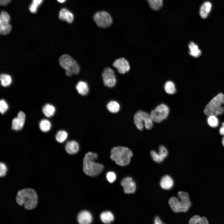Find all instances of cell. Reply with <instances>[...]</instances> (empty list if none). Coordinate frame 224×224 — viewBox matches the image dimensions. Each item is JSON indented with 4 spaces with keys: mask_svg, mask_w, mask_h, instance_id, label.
<instances>
[{
    "mask_svg": "<svg viewBox=\"0 0 224 224\" xmlns=\"http://www.w3.org/2000/svg\"><path fill=\"white\" fill-rule=\"evenodd\" d=\"M16 200L18 205H23L26 209L31 210L37 205V195L35 191L32 189H23L17 192Z\"/></svg>",
    "mask_w": 224,
    "mask_h": 224,
    "instance_id": "cell-1",
    "label": "cell"
},
{
    "mask_svg": "<svg viewBox=\"0 0 224 224\" xmlns=\"http://www.w3.org/2000/svg\"><path fill=\"white\" fill-rule=\"evenodd\" d=\"M97 157L96 153L91 152H89L85 154L83 160V170L87 175L96 176L103 170L104 168L103 165L95 161Z\"/></svg>",
    "mask_w": 224,
    "mask_h": 224,
    "instance_id": "cell-2",
    "label": "cell"
},
{
    "mask_svg": "<svg viewBox=\"0 0 224 224\" xmlns=\"http://www.w3.org/2000/svg\"><path fill=\"white\" fill-rule=\"evenodd\" d=\"M180 199L175 197H171L168 201L172 210L175 212H186L191 206L189 194L186 192L180 191L178 193Z\"/></svg>",
    "mask_w": 224,
    "mask_h": 224,
    "instance_id": "cell-3",
    "label": "cell"
},
{
    "mask_svg": "<svg viewBox=\"0 0 224 224\" xmlns=\"http://www.w3.org/2000/svg\"><path fill=\"white\" fill-rule=\"evenodd\" d=\"M133 156L132 151L128 148L118 146L113 148L110 151V158L116 164L121 166L128 164Z\"/></svg>",
    "mask_w": 224,
    "mask_h": 224,
    "instance_id": "cell-4",
    "label": "cell"
},
{
    "mask_svg": "<svg viewBox=\"0 0 224 224\" xmlns=\"http://www.w3.org/2000/svg\"><path fill=\"white\" fill-rule=\"evenodd\" d=\"M224 104V94L220 93L213 97L205 106L204 110L206 115L213 114L216 116L224 112V108L222 105Z\"/></svg>",
    "mask_w": 224,
    "mask_h": 224,
    "instance_id": "cell-5",
    "label": "cell"
},
{
    "mask_svg": "<svg viewBox=\"0 0 224 224\" xmlns=\"http://www.w3.org/2000/svg\"><path fill=\"white\" fill-rule=\"evenodd\" d=\"M61 66L65 70L66 74L69 76L77 74L80 71V66L76 60L68 54L62 55L59 58Z\"/></svg>",
    "mask_w": 224,
    "mask_h": 224,
    "instance_id": "cell-6",
    "label": "cell"
},
{
    "mask_svg": "<svg viewBox=\"0 0 224 224\" xmlns=\"http://www.w3.org/2000/svg\"><path fill=\"white\" fill-rule=\"evenodd\" d=\"M133 120L136 127L140 130L143 128L144 123L145 127L147 129H151L153 126V121L150 114L142 110H139L135 114Z\"/></svg>",
    "mask_w": 224,
    "mask_h": 224,
    "instance_id": "cell-7",
    "label": "cell"
},
{
    "mask_svg": "<svg viewBox=\"0 0 224 224\" xmlns=\"http://www.w3.org/2000/svg\"><path fill=\"white\" fill-rule=\"evenodd\" d=\"M170 112L168 107L162 104L157 106L151 112L150 116L153 121L160 123L166 119Z\"/></svg>",
    "mask_w": 224,
    "mask_h": 224,
    "instance_id": "cell-8",
    "label": "cell"
},
{
    "mask_svg": "<svg viewBox=\"0 0 224 224\" xmlns=\"http://www.w3.org/2000/svg\"><path fill=\"white\" fill-rule=\"evenodd\" d=\"M94 20L98 26L103 28L109 26L112 21L110 15L105 11H100L96 13L94 15Z\"/></svg>",
    "mask_w": 224,
    "mask_h": 224,
    "instance_id": "cell-9",
    "label": "cell"
},
{
    "mask_svg": "<svg viewBox=\"0 0 224 224\" xmlns=\"http://www.w3.org/2000/svg\"><path fill=\"white\" fill-rule=\"evenodd\" d=\"M10 17L6 12L2 11L0 15V32L2 35H6L11 31L12 26L9 22Z\"/></svg>",
    "mask_w": 224,
    "mask_h": 224,
    "instance_id": "cell-10",
    "label": "cell"
},
{
    "mask_svg": "<svg viewBox=\"0 0 224 224\" xmlns=\"http://www.w3.org/2000/svg\"><path fill=\"white\" fill-rule=\"evenodd\" d=\"M103 82L106 86L109 87H114L116 83V79L113 70L110 68L107 67L104 70L102 73Z\"/></svg>",
    "mask_w": 224,
    "mask_h": 224,
    "instance_id": "cell-11",
    "label": "cell"
},
{
    "mask_svg": "<svg viewBox=\"0 0 224 224\" xmlns=\"http://www.w3.org/2000/svg\"><path fill=\"white\" fill-rule=\"evenodd\" d=\"M119 72L124 74L130 69V66L128 61L124 58H121L115 60L113 64Z\"/></svg>",
    "mask_w": 224,
    "mask_h": 224,
    "instance_id": "cell-12",
    "label": "cell"
},
{
    "mask_svg": "<svg viewBox=\"0 0 224 224\" xmlns=\"http://www.w3.org/2000/svg\"><path fill=\"white\" fill-rule=\"evenodd\" d=\"M168 154V152L165 147L161 145L159 147V152L158 153L155 151L151 152V156L154 161L159 163L164 161Z\"/></svg>",
    "mask_w": 224,
    "mask_h": 224,
    "instance_id": "cell-13",
    "label": "cell"
},
{
    "mask_svg": "<svg viewBox=\"0 0 224 224\" xmlns=\"http://www.w3.org/2000/svg\"><path fill=\"white\" fill-rule=\"evenodd\" d=\"M26 119L25 114L22 111L18 113L17 116L12 120V128L13 130L18 131L21 130L23 127Z\"/></svg>",
    "mask_w": 224,
    "mask_h": 224,
    "instance_id": "cell-14",
    "label": "cell"
},
{
    "mask_svg": "<svg viewBox=\"0 0 224 224\" xmlns=\"http://www.w3.org/2000/svg\"><path fill=\"white\" fill-rule=\"evenodd\" d=\"M121 184L123 187L124 192L126 194L133 193L136 190V184L131 177H127L124 179Z\"/></svg>",
    "mask_w": 224,
    "mask_h": 224,
    "instance_id": "cell-15",
    "label": "cell"
},
{
    "mask_svg": "<svg viewBox=\"0 0 224 224\" xmlns=\"http://www.w3.org/2000/svg\"><path fill=\"white\" fill-rule=\"evenodd\" d=\"M77 220L80 224H89L92 222V217L89 212L84 210L81 211L78 214Z\"/></svg>",
    "mask_w": 224,
    "mask_h": 224,
    "instance_id": "cell-16",
    "label": "cell"
},
{
    "mask_svg": "<svg viewBox=\"0 0 224 224\" xmlns=\"http://www.w3.org/2000/svg\"><path fill=\"white\" fill-rule=\"evenodd\" d=\"M160 184L162 189L169 190L173 187L174 182L170 176L168 175H166L161 178Z\"/></svg>",
    "mask_w": 224,
    "mask_h": 224,
    "instance_id": "cell-17",
    "label": "cell"
},
{
    "mask_svg": "<svg viewBox=\"0 0 224 224\" xmlns=\"http://www.w3.org/2000/svg\"><path fill=\"white\" fill-rule=\"evenodd\" d=\"M78 143L74 140L68 141L66 144L65 149L66 152L70 154L76 153L79 150Z\"/></svg>",
    "mask_w": 224,
    "mask_h": 224,
    "instance_id": "cell-18",
    "label": "cell"
},
{
    "mask_svg": "<svg viewBox=\"0 0 224 224\" xmlns=\"http://www.w3.org/2000/svg\"><path fill=\"white\" fill-rule=\"evenodd\" d=\"M212 8V4L209 1H206L203 3L200 7L199 14L201 17L205 19L208 16Z\"/></svg>",
    "mask_w": 224,
    "mask_h": 224,
    "instance_id": "cell-19",
    "label": "cell"
},
{
    "mask_svg": "<svg viewBox=\"0 0 224 224\" xmlns=\"http://www.w3.org/2000/svg\"><path fill=\"white\" fill-rule=\"evenodd\" d=\"M59 18L62 20L65 21L68 23H71L74 19L73 14L66 8H63L60 11Z\"/></svg>",
    "mask_w": 224,
    "mask_h": 224,
    "instance_id": "cell-20",
    "label": "cell"
},
{
    "mask_svg": "<svg viewBox=\"0 0 224 224\" xmlns=\"http://www.w3.org/2000/svg\"><path fill=\"white\" fill-rule=\"evenodd\" d=\"M188 47L189 49V54L193 57L198 58L201 55V50L198 45L194 42H190Z\"/></svg>",
    "mask_w": 224,
    "mask_h": 224,
    "instance_id": "cell-21",
    "label": "cell"
},
{
    "mask_svg": "<svg viewBox=\"0 0 224 224\" xmlns=\"http://www.w3.org/2000/svg\"><path fill=\"white\" fill-rule=\"evenodd\" d=\"M76 88L78 93L82 96L86 95L89 91L87 83L83 81H79L77 84Z\"/></svg>",
    "mask_w": 224,
    "mask_h": 224,
    "instance_id": "cell-22",
    "label": "cell"
},
{
    "mask_svg": "<svg viewBox=\"0 0 224 224\" xmlns=\"http://www.w3.org/2000/svg\"><path fill=\"white\" fill-rule=\"evenodd\" d=\"M100 217L101 221L105 224H110L114 220V217L113 213L110 211H105L100 215Z\"/></svg>",
    "mask_w": 224,
    "mask_h": 224,
    "instance_id": "cell-23",
    "label": "cell"
},
{
    "mask_svg": "<svg viewBox=\"0 0 224 224\" xmlns=\"http://www.w3.org/2000/svg\"><path fill=\"white\" fill-rule=\"evenodd\" d=\"M42 110L45 116L47 117H50L54 115L56 109L53 105L47 104L43 106Z\"/></svg>",
    "mask_w": 224,
    "mask_h": 224,
    "instance_id": "cell-24",
    "label": "cell"
},
{
    "mask_svg": "<svg viewBox=\"0 0 224 224\" xmlns=\"http://www.w3.org/2000/svg\"><path fill=\"white\" fill-rule=\"evenodd\" d=\"M39 125L40 130L44 132L49 131L51 128L50 122L47 119L41 120L40 122Z\"/></svg>",
    "mask_w": 224,
    "mask_h": 224,
    "instance_id": "cell-25",
    "label": "cell"
},
{
    "mask_svg": "<svg viewBox=\"0 0 224 224\" xmlns=\"http://www.w3.org/2000/svg\"><path fill=\"white\" fill-rule=\"evenodd\" d=\"M150 7L153 10L157 11L162 7L163 0H147Z\"/></svg>",
    "mask_w": 224,
    "mask_h": 224,
    "instance_id": "cell-26",
    "label": "cell"
},
{
    "mask_svg": "<svg viewBox=\"0 0 224 224\" xmlns=\"http://www.w3.org/2000/svg\"><path fill=\"white\" fill-rule=\"evenodd\" d=\"M108 110L111 113H116L118 112L120 109V105L117 101H111L107 105Z\"/></svg>",
    "mask_w": 224,
    "mask_h": 224,
    "instance_id": "cell-27",
    "label": "cell"
},
{
    "mask_svg": "<svg viewBox=\"0 0 224 224\" xmlns=\"http://www.w3.org/2000/svg\"><path fill=\"white\" fill-rule=\"evenodd\" d=\"M164 88L166 92L169 94H174L176 91L175 85L172 81L167 82L165 84Z\"/></svg>",
    "mask_w": 224,
    "mask_h": 224,
    "instance_id": "cell-28",
    "label": "cell"
},
{
    "mask_svg": "<svg viewBox=\"0 0 224 224\" xmlns=\"http://www.w3.org/2000/svg\"><path fill=\"white\" fill-rule=\"evenodd\" d=\"M68 136L67 133L63 130L58 131L56 134L55 138L58 142L63 143L67 139Z\"/></svg>",
    "mask_w": 224,
    "mask_h": 224,
    "instance_id": "cell-29",
    "label": "cell"
},
{
    "mask_svg": "<svg viewBox=\"0 0 224 224\" xmlns=\"http://www.w3.org/2000/svg\"><path fill=\"white\" fill-rule=\"evenodd\" d=\"M207 123L212 128H216L219 124V120L216 116L213 114L208 115Z\"/></svg>",
    "mask_w": 224,
    "mask_h": 224,
    "instance_id": "cell-30",
    "label": "cell"
},
{
    "mask_svg": "<svg viewBox=\"0 0 224 224\" xmlns=\"http://www.w3.org/2000/svg\"><path fill=\"white\" fill-rule=\"evenodd\" d=\"M0 80L1 85L4 87L9 86L12 82V78L11 76L6 74H1Z\"/></svg>",
    "mask_w": 224,
    "mask_h": 224,
    "instance_id": "cell-31",
    "label": "cell"
},
{
    "mask_svg": "<svg viewBox=\"0 0 224 224\" xmlns=\"http://www.w3.org/2000/svg\"><path fill=\"white\" fill-rule=\"evenodd\" d=\"M43 1V0H33L29 7L30 12L32 13H36L38 8L42 3Z\"/></svg>",
    "mask_w": 224,
    "mask_h": 224,
    "instance_id": "cell-32",
    "label": "cell"
},
{
    "mask_svg": "<svg viewBox=\"0 0 224 224\" xmlns=\"http://www.w3.org/2000/svg\"><path fill=\"white\" fill-rule=\"evenodd\" d=\"M8 109V105L6 101L3 99L0 101V111L2 114L5 113Z\"/></svg>",
    "mask_w": 224,
    "mask_h": 224,
    "instance_id": "cell-33",
    "label": "cell"
},
{
    "mask_svg": "<svg viewBox=\"0 0 224 224\" xmlns=\"http://www.w3.org/2000/svg\"><path fill=\"white\" fill-rule=\"evenodd\" d=\"M106 177L108 181L110 183L113 182L116 179L115 173L112 171L108 172L107 173Z\"/></svg>",
    "mask_w": 224,
    "mask_h": 224,
    "instance_id": "cell-34",
    "label": "cell"
},
{
    "mask_svg": "<svg viewBox=\"0 0 224 224\" xmlns=\"http://www.w3.org/2000/svg\"><path fill=\"white\" fill-rule=\"evenodd\" d=\"M7 170V168L5 164L3 162H1L0 164V177L4 176L6 174Z\"/></svg>",
    "mask_w": 224,
    "mask_h": 224,
    "instance_id": "cell-35",
    "label": "cell"
},
{
    "mask_svg": "<svg viewBox=\"0 0 224 224\" xmlns=\"http://www.w3.org/2000/svg\"><path fill=\"white\" fill-rule=\"evenodd\" d=\"M200 218L201 217L199 216L196 215L190 219L189 221V224H198Z\"/></svg>",
    "mask_w": 224,
    "mask_h": 224,
    "instance_id": "cell-36",
    "label": "cell"
},
{
    "mask_svg": "<svg viewBox=\"0 0 224 224\" xmlns=\"http://www.w3.org/2000/svg\"><path fill=\"white\" fill-rule=\"evenodd\" d=\"M199 224H208L209 221L206 217H201L200 220L198 222Z\"/></svg>",
    "mask_w": 224,
    "mask_h": 224,
    "instance_id": "cell-37",
    "label": "cell"
},
{
    "mask_svg": "<svg viewBox=\"0 0 224 224\" xmlns=\"http://www.w3.org/2000/svg\"><path fill=\"white\" fill-rule=\"evenodd\" d=\"M11 0H0V3L2 6H5L9 3Z\"/></svg>",
    "mask_w": 224,
    "mask_h": 224,
    "instance_id": "cell-38",
    "label": "cell"
},
{
    "mask_svg": "<svg viewBox=\"0 0 224 224\" xmlns=\"http://www.w3.org/2000/svg\"><path fill=\"white\" fill-rule=\"evenodd\" d=\"M154 223L155 224H162L163 223L158 216H156L155 218Z\"/></svg>",
    "mask_w": 224,
    "mask_h": 224,
    "instance_id": "cell-39",
    "label": "cell"
},
{
    "mask_svg": "<svg viewBox=\"0 0 224 224\" xmlns=\"http://www.w3.org/2000/svg\"><path fill=\"white\" fill-rule=\"evenodd\" d=\"M219 133L221 135L224 136V122L222 123V126L219 129Z\"/></svg>",
    "mask_w": 224,
    "mask_h": 224,
    "instance_id": "cell-40",
    "label": "cell"
},
{
    "mask_svg": "<svg viewBox=\"0 0 224 224\" xmlns=\"http://www.w3.org/2000/svg\"><path fill=\"white\" fill-rule=\"evenodd\" d=\"M60 3H63L66 1V0H57Z\"/></svg>",
    "mask_w": 224,
    "mask_h": 224,
    "instance_id": "cell-41",
    "label": "cell"
},
{
    "mask_svg": "<svg viewBox=\"0 0 224 224\" xmlns=\"http://www.w3.org/2000/svg\"><path fill=\"white\" fill-rule=\"evenodd\" d=\"M222 142L223 146L224 147V136L222 138Z\"/></svg>",
    "mask_w": 224,
    "mask_h": 224,
    "instance_id": "cell-42",
    "label": "cell"
}]
</instances>
